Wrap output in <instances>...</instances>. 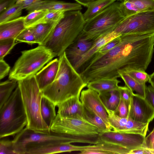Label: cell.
Instances as JSON below:
<instances>
[{
    "mask_svg": "<svg viewBox=\"0 0 154 154\" xmlns=\"http://www.w3.org/2000/svg\"><path fill=\"white\" fill-rule=\"evenodd\" d=\"M0 154H15L12 140L4 139V138L0 139Z\"/></svg>",
    "mask_w": 154,
    "mask_h": 154,
    "instance_id": "cell-36",
    "label": "cell"
},
{
    "mask_svg": "<svg viewBox=\"0 0 154 154\" xmlns=\"http://www.w3.org/2000/svg\"><path fill=\"white\" fill-rule=\"evenodd\" d=\"M59 59V67L55 80L41 91L43 96L57 106L70 98L80 97L81 91L87 85L68 60L65 52Z\"/></svg>",
    "mask_w": 154,
    "mask_h": 154,
    "instance_id": "cell-2",
    "label": "cell"
},
{
    "mask_svg": "<svg viewBox=\"0 0 154 154\" xmlns=\"http://www.w3.org/2000/svg\"><path fill=\"white\" fill-rule=\"evenodd\" d=\"M142 147L154 150V128L149 134L145 137Z\"/></svg>",
    "mask_w": 154,
    "mask_h": 154,
    "instance_id": "cell-40",
    "label": "cell"
},
{
    "mask_svg": "<svg viewBox=\"0 0 154 154\" xmlns=\"http://www.w3.org/2000/svg\"><path fill=\"white\" fill-rule=\"evenodd\" d=\"M27 123L17 85L9 99L0 108V138L14 137L24 129Z\"/></svg>",
    "mask_w": 154,
    "mask_h": 154,
    "instance_id": "cell-5",
    "label": "cell"
},
{
    "mask_svg": "<svg viewBox=\"0 0 154 154\" xmlns=\"http://www.w3.org/2000/svg\"><path fill=\"white\" fill-rule=\"evenodd\" d=\"M80 154H109L106 152L98 150H89L81 151Z\"/></svg>",
    "mask_w": 154,
    "mask_h": 154,
    "instance_id": "cell-46",
    "label": "cell"
},
{
    "mask_svg": "<svg viewBox=\"0 0 154 154\" xmlns=\"http://www.w3.org/2000/svg\"><path fill=\"white\" fill-rule=\"evenodd\" d=\"M116 0H96L87 7V9L83 14L84 20L86 22L99 14L110 6Z\"/></svg>",
    "mask_w": 154,
    "mask_h": 154,
    "instance_id": "cell-25",
    "label": "cell"
},
{
    "mask_svg": "<svg viewBox=\"0 0 154 154\" xmlns=\"http://www.w3.org/2000/svg\"><path fill=\"white\" fill-rule=\"evenodd\" d=\"M128 116L134 121L149 124L154 119V109L145 98L133 93Z\"/></svg>",
    "mask_w": 154,
    "mask_h": 154,
    "instance_id": "cell-13",
    "label": "cell"
},
{
    "mask_svg": "<svg viewBox=\"0 0 154 154\" xmlns=\"http://www.w3.org/2000/svg\"><path fill=\"white\" fill-rule=\"evenodd\" d=\"M23 9L21 4L16 3L13 6L0 14V24L20 17Z\"/></svg>",
    "mask_w": 154,
    "mask_h": 154,
    "instance_id": "cell-30",
    "label": "cell"
},
{
    "mask_svg": "<svg viewBox=\"0 0 154 154\" xmlns=\"http://www.w3.org/2000/svg\"><path fill=\"white\" fill-rule=\"evenodd\" d=\"M154 154V150L142 147L140 148L131 150L129 153V154Z\"/></svg>",
    "mask_w": 154,
    "mask_h": 154,
    "instance_id": "cell-44",
    "label": "cell"
},
{
    "mask_svg": "<svg viewBox=\"0 0 154 154\" xmlns=\"http://www.w3.org/2000/svg\"><path fill=\"white\" fill-rule=\"evenodd\" d=\"M104 107L108 114L109 125L113 131L121 133L140 134L146 136L149 124L134 121L128 116L126 118L120 117L114 111Z\"/></svg>",
    "mask_w": 154,
    "mask_h": 154,
    "instance_id": "cell-12",
    "label": "cell"
},
{
    "mask_svg": "<svg viewBox=\"0 0 154 154\" xmlns=\"http://www.w3.org/2000/svg\"><path fill=\"white\" fill-rule=\"evenodd\" d=\"M120 82L117 78H101L90 82L88 83L87 87L99 93L118 89V84Z\"/></svg>",
    "mask_w": 154,
    "mask_h": 154,
    "instance_id": "cell-22",
    "label": "cell"
},
{
    "mask_svg": "<svg viewBox=\"0 0 154 154\" xmlns=\"http://www.w3.org/2000/svg\"><path fill=\"white\" fill-rule=\"evenodd\" d=\"M117 0L118 1H124V0Z\"/></svg>",
    "mask_w": 154,
    "mask_h": 154,
    "instance_id": "cell-50",
    "label": "cell"
},
{
    "mask_svg": "<svg viewBox=\"0 0 154 154\" xmlns=\"http://www.w3.org/2000/svg\"><path fill=\"white\" fill-rule=\"evenodd\" d=\"M17 84L27 119L26 127L36 132L50 134V129L41 116L40 108L43 95L35 75L18 81Z\"/></svg>",
    "mask_w": 154,
    "mask_h": 154,
    "instance_id": "cell-4",
    "label": "cell"
},
{
    "mask_svg": "<svg viewBox=\"0 0 154 154\" xmlns=\"http://www.w3.org/2000/svg\"><path fill=\"white\" fill-rule=\"evenodd\" d=\"M15 154H26L30 150L56 144L74 143L73 136L51 131L49 134L34 131L26 127L12 140Z\"/></svg>",
    "mask_w": 154,
    "mask_h": 154,
    "instance_id": "cell-8",
    "label": "cell"
},
{
    "mask_svg": "<svg viewBox=\"0 0 154 154\" xmlns=\"http://www.w3.org/2000/svg\"><path fill=\"white\" fill-rule=\"evenodd\" d=\"M17 81L9 79L0 83V108L8 101L17 85Z\"/></svg>",
    "mask_w": 154,
    "mask_h": 154,
    "instance_id": "cell-29",
    "label": "cell"
},
{
    "mask_svg": "<svg viewBox=\"0 0 154 154\" xmlns=\"http://www.w3.org/2000/svg\"><path fill=\"white\" fill-rule=\"evenodd\" d=\"M78 3L84 6L88 7L89 5L96 0H74Z\"/></svg>",
    "mask_w": 154,
    "mask_h": 154,
    "instance_id": "cell-47",
    "label": "cell"
},
{
    "mask_svg": "<svg viewBox=\"0 0 154 154\" xmlns=\"http://www.w3.org/2000/svg\"><path fill=\"white\" fill-rule=\"evenodd\" d=\"M24 0H17L16 3L21 4V3Z\"/></svg>",
    "mask_w": 154,
    "mask_h": 154,
    "instance_id": "cell-49",
    "label": "cell"
},
{
    "mask_svg": "<svg viewBox=\"0 0 154 154\" xmlns=\"http://www.w3.org/2000/svg\"><path fill=\"white\" fill-rule=\"evenodd\" d=\"M56 106L52 101L42 96L41 104V114L43 120L50 129L57 115L55 109Z\"/></svg>",
    "mask_w": 154,
    "mask_h": 154,
    "instance_id": "cell-24",
    "label": "cell"
},
{
    "mask_svg": "<svg viewBox=\"0 0 154 154\" xmlns=\"http://www.w3.org/2000/svg\"><path fill=\"white\" fill-rule=\"evenodd\" d=\"M50 129L54 132L75 136L99 134L95 126L83 119L63 116L58 114Z\"/></svg>",
    "mask_w": 154,
    "mask_h": 154,
    "instance_id": "cell-10",
    "label": "cell"
},
{
    "mask_svg": "<svg viewBox=\"0 0 154 154\" xmlns=\"http://www.w3.org/2000/svg\"><path fill=\"white\" fill-rule=\"evenodd\" d=\"M17 43L14 38H6L0 40V60L3 59Z\"/></svg>",
    "mask_w": 154,
    "mask_h": 154,
    "instance_id": "cell-32",
    "label": "cell"
},
{
    "mask_svg": "<svg viewBox=\"0 0 154 154\" xmlns=\"http://www.w3.org/2000/svg\"><path fill=\"white\" fill-rule=\"evenodd\" d=\"M153 53L151 43L145 35H122L114 48L103 54H95L80 74L88 84L101 78H120L119 72L132 69L145 71Z\"/></svg>",
    "mask_w": 154,
    "mask_h": 154,
    "instance_id": "cell-1",
    "label": "cell"
},
{
    "mask_svg": "<svg viewBox=\"0 0 154 154\" xmlns=\"http://www.w3.org/2000/svg\"><path fill=\"white\" fill-rule=\"evenodd\" d=\"M17 0H0V14L14 5Z\"/></svg>",
    "mask_w": 154,
    "mask_h": 154,
    "instance_id": "cell-43",
    "label": "cell"
},
{
    "mask_svg": "<svg viewBox=\"0 0 154 154\" xmlns=\"http://www.w3.org/2000/svg\"><path fill=\"white\" fill-rule=\"evenodd\" d=\"M86 23L80 10L65 12L42 45L60 57L74 43Z\"/></svg>",
    "mask_w": 154,
    "mask_h": 154,
    "instance_id": "cell-3",
    "label": "cell"
},
{
    "mask_svg": "<svg viewBox=\"0 0 154 154\" xmlns=\"http://www.w3.org/2000/svg\"><path fill=\"white\" fill-rule=\"evenodd\" d=\"M121 36L114 39L108 43L98 50L95 54L102 55L114 48L120 42L121 40Z\"/></svg>",
    "mask_w": 154,
    "mask_h": 154,
    "instance_id": "cell-38",
    "label": "cell"
},
{
    "mask_svg": "<svg viewBox=\"0 0 154 154\" xmlns=\"http://www.w3.org/2000/svg\"></svg>",
    "mask_w": 154,
    "mask_h": 154,
    "instance_id": "cell-51",
    "label": "cell"
},
{
    "mask_svg": "<svg viewBox=\"0 0 154 154\" xmlns=\"http://www.w3.org/2000/svg\"><path fill=\"white\" fill-rule=\"evenodd\" d=\"M125 17L120 7V2H115L101 13L86 22L78 38L94 41L114 30Z\"/></svg>",
    "mask_w": 154,
    "mask_h": 154,
    "instance_id": "cell-7",
    "label": "cell"
},
{
    "mask_svg": "<svg viewBox=\"0 0 154 154\" xmlns=\"http://www.w3.org/2000/svg\"><path fill=\"white\" fill-rule=\"evenodd\" d=\"M145 99L154 109V87L151 85L146 87Z\"/></svg>",
    "mask_w": 154,
    "mask_h": 154,
    "instance_id": "cell-41",
    "label": "cell"
},
{
    "mask_svg": "<svg viewBox=\"0 0 154 154\" xmlns=\"http://www.w3.org/2000/svg\"><path fill=\"white\" fill-rule=\"evenodd\" d=\"M58 114L64 117L83 118L84 106L78 97L70 98L57 105Z\"/></svg>",
    "mask_w": 154,
    "mask_h": 154,
    "instance_id": "cell-19",
    "label": "cell"
},
{
    "mask_svg": "<svg viewBox=\"0 0 154 154\" xmlns=\"http://www.w3.org/2000/svg\"><path fill=\"white\" fill-rule=\"evenodd\" d=\"M10 66L4 59L0 60V79H3L9 72Z\"/></svg>",
    "mask_w": 154,
    "mask_h": 154,
    "instance_id": "cell-42",
    "label": "cell"
},
{
    "mask_svg": "<svg viewBox=\"0 0 154 154\" xmlns=\"http://www.w3.org/2000/svg\"><path fill=\"white\" fill-rule=\"evenodd\" d=\"M100 142L124 147L130 151L142 147L145 136L140 134L121 133L110 130L99 134Z\"/></svg>",
    "mask_w": 154,
    "mask_h": 154,
    "instance_id": "cell-11",
    "label": "cell"
},
{
    "mask_svg": "<svg viewBox=\"0 0 154 154\" xmlns=\"http://www.w3.org/2000/svg\"><path fill=\"white\" fill-rule=\"evenodd\" d=\"M118 90L120 97L126 102L130 104L133 93L126 86H119Z\"/></svg>",
    "mask_w": 154,
    "mask_h": 154,
    "instance_id": "cell-39",
    "label": "cell"
},
{
    "mask_svg": "<svg viewBox=\"0 0 154 154\" xmlns=\"http://www.w3.org/2000/svg\"><path fill=\"white\" fill-rule=\"evenodd\" d=\"M40 0H24L21 4L23 9H26Z\"/></svg>",
    "mask_w": 154,
    "mask_h": 154,
    "instance_id": "cell-45",
    "label": "cell"
},
{
    "mask_svg": "<svg viewBox=\"0 0 154 154\" xmlns=\"http://www.w3.org/2000/svg\"><path fill=\"white\" fill-rule=\"evenodd\" d=\"M59 67V59L51 61L35 75V79L41 91L51 84L55 80Z\"/></svg>",
    "mask_w": 154,
    "mask_h": 154,
    "instance_id": "cell-16",
    "label": "cell"
},
{
    "mask_svg": "<svg viewBox=\"0 0 154 154\" xmlns=\"http://www.w3.org/2000/svg\"><path fill=\"white\" fill-rule=\"evenodd\" d=\"M9 74V79L22 80L35 75L56 55L43 46L23 51Z\"/></svg>",
    "mask_w": 154,
    "mask_h": 154,
    "instance_id": "cell-6",
    "label": "cell"
},
{
    "mask_svg": "<svg viewBox=\"0 0 154 154\" xmlns=\"http://www.w3.org/2000/svg\"><path fill=\"white\" fill-rule=\"evenodd\" d=\"M46 10H35L24 16V23L26 28L34 26L41 23L43 18L48 12Z\"/></svg>",
    "mask_w": 154,
    "mask_h": 154,
    "instance_id": "cell-31",
    "label": "cell"
},
{
    "mask_svg": "<svg viewBox=\"0 0 154 154\" xmlns=\"http://www.w3.org/2000/svg\"><path fill=\"white\" fill-rule=\"evenodd\" d=\"M121 78L124 82L126 86L133 92L145 98L146 86L140 84L133 79L127 73L124 72L119 73Z\"/></svg>",
    "mask_w": 154,
    "mask_h": 154,
    "instance_id": "cell-28",
    "label": "cell"
},
{
    "mask_svg": "<svg viewBox=\"0 0 154 154\" xmlns=\"http://www.w3.org/2000/svg\"><path fill=\"white\" fill-rule=\"evenodd\" d=\"M93 42L82 38H78L66 49L65 52L66 57L73 66L90 49Z\"/></svg>",
    "mask_w": 154,
    "mask_h": 154,
    "instance_id": "cell-20",
    "label": "cell"
},
{
    "mask_svg": "<svg viewBox=\"0 0 154 154\" xmlns=\"http://www.w3.org/2000/svg\"><path fill=\"white\" fill-rule=\"evenodd\" d=\"M65 12L62 11H48L40 23L58 22L63 17Z\"/></svg>",
    "mask_w": 154,
    "mask_h": 154,
    "instance_id": "cell-35",
    "label": "cell"
},
{
    "mask_svg": "<svg viewBox=\"0 0 154 154\" xmlns=\"http://www.w3.org/2000/svg\"><path fill=\"white\" fill-rule=\"evenodd\" d=\"M58 21L41 23L29 28L34 35L36 43L38 45H42L51 33Z\"/></svg>",
    "mask_w": 154,
    "mask_h": 154,
    "instance_id": "cell-23",
    "label": "cell"
},
{
    "mask_svg": "<svg viewBox=\"0 0 154 154\" xmlns=\"http://www.w3.org/2000/svg\"><path fill=\"white\" fill-rule=\"evenodd\" d=\"M82 6L78 3H72L63 1L40 0L26 9L28 13L35 10H46L49 11H67L80 10Z\"/></svg>",
    "mask_w": 154,
    "mask_h": 154,
    "instance_id": "cell-15",
    "label": "cell"
},
{
    "mask_svg": "<svg viewBox=\"0 0 154 154\" xmlns=\"http://www.w3.org/2000/svg\"><path fill=\"white\" fill-rule=\"evenodd\" d=\"M26 28L24 16L0 24V40L6 38L16 39L19 34Z\"/></svg>",
    "mask_w": 154,
    "mask_h": 154,
    "instance_id": "cell-21",
    "label": "cell"
},
{
    "mask_svg": "<svg viewBox=\"0 0 154 154\" xmlns=\"http://www.w3.org/2000/svg\"><path fill=\"white\" fill-rule=\"evenodd\" d=\"M114 30L122 35L154 33V10L127 17Z\"/></svg>",
    "mask_w": 154,
    "mask_h": 154,
    "instance_id": "cell-9",
    "label": "cell"
},
{
    "mask_svg": "<svg viewBox=\"0 0 154 154\" xmlns=\"http://www.w3.org/2000/svg\"><path fill=\"white\" fill-rule=\"evenodd\" d=\"M122 35L113 31L107 33L93 41L90 49L73 66L77 70L85 63L88 62L99 49L114 39Z\"/></svg>",
    "mask_w": 154,
    "mask_h": 154,
    "instance_id": "cell-17",
    "label": "cell"
},
{
    "mask_svg": "<svg viewBox=\"0 0 154 154\" xmlns=\"http://www.w3.org/2000/svg\"><path fill=\"white\" fill-rule=\"evenodd\" d=\"M80 100L84 106L95 112L103 120L108 128L112 130L107 113L98 92L89 88L83 90L81 93Z\"/></svg>",
    "mask_w": 154,
    "mask_h": 154,
    "instance_id": "cell-14",
    "label": "cell"
},
{
    "mask_svg": "<svg viewBox=\"0 0 154 154\" xmlns=\"http://www.w3.org/2000/svg\"><path fill=\"white\" fill-rule=\"evenodd\" d=\"M124 72L127 73L138 82L143 84H145L147 82H148L150 78V75L144 71L132 69Z\"/></svg>",
    "mask_w": 154,
    "mask_h": 154,
    "instance_id": "cell-33",
    "label": "cell"
},
{
    "mask_svg": "<svg viewBox=\"0 0 154 154\" xmlns=\"http://www.w3.org/2000/svg\"><path fill=\"white\" fill-rule=\"evenodd\" d=\"M121 10L126 17L142 12L154 10V0H124L120 2Z\"/></svg>",
    "mask_w": 154,
    "mask_h": 154,
    "instance_id": "cell-18",
    "label": "cell"
},
{
    "mask_svg": "<svg viewBox=\"0 0 154 154\" xmlns=\"http://www.w3.org/2000/svg\"><path fill=\"white\" fill-rule=\"evenodd\" d=\"M148 82L151 85L154 86V71L150 75V78Z\"/></svg>",
    "mask_w": 154,
    "mask_h": 154,
    "instance_id": "cell-48",
    "label": "cell"
},
{
    "mask_svg": "<svg viewBox=\"0 0 154 154\" xmlns=\"http://www.w3.org/2000/svg\"><path fill=\"white\" fill-rule=\"evenodd\" d=\"M104 106L108 109L114 111L117 107L120 100L119 91L115 89L99 93Z\"/></svg>",
    "mask_w": 154,
    "mask_h": 154,
    "instance_id": "cell-27",
    "label": "cell"
},
{
    "mask_svg": "<svg viewBox=\"0 0 154 154\" xmlns=\"http://www.w3.org/2000/svg\"><path fill=\"white\" fill-rule=\"evenodd\" d=\"M15 40L17 42L26 43L30 45L36 43L35 36L29 28H26L23 31Z\"/></svg>",
    "mask_w": 154,
    "mask_h": 154,
    "instance_id": "cell-34",
    "label": "cell"
},
{
    "mask_svg": "<svg viewBox=\"0 0 154 154\" xmlns=\"http://www.w3.org/2000/svg\"><path fill=\"white\" fill-rule=\"evenodd\" d=\"M129 104L120 97L119 104L114 111L119 117L126 118L128 115Z\"/></svg>",
    "mask_w": 154,
    "mask_h": 154,
    "instance_id": "cell-37",
    "label": "cell"
},
{
    "mask_svg": "<svg viewBox=\"0 0 154 154\" xmlns=\"http://www.w3.org/2000/svg\"><path fill=\"white\" fill-rule=\"evenodd\" d=\"M83 117L84 119L95 126L98 129L99 134L111 130L97 114L84 106Z\"/></svg>",
    "mask_w": 154,
    "mask_h": 154,
    "instance_id": "cell-26",
    "label": "cell"
}]
</instances>
